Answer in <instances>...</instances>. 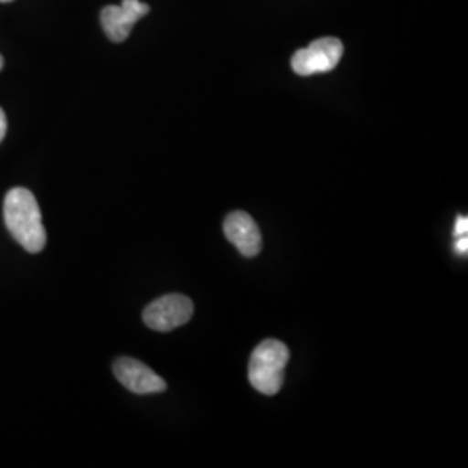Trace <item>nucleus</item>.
<instances>
[{
	"label": "nucleus",
	"mask_w": 468,
	"mask_h": 468,
	"mask_svg": "<svg viewBox=\"0 0 468 468\" xmlns=\"http://www.w3.org/2000/svg\"><path fill=\"white\" fill-rule=\"evenodd\" d=\"M224 234L243 257H257L262 250V234L257 222L243 210L231 212L224 220Z\"/></svg>",
	"instance_id": "7"
},
{
	"label": "nucleus",
	"mask_w": 468,
	"mask_h": 468,
	"mask_svg": "<svg viewBox=\"0 0 468 468\" xmlns=\"http://www.w3.org/2000/svg\"><path fill=\"white\" fill-rule=\"evenodd\" d=\"M118 382L134 394H158L167 390V382L144 363L133 357H120L113 365Z\"/></svg>",
	"instance_id": "6"
},
{
	"label": "nucleus",
	"mask_w": 468,
	"mask_h": 468,
	"mask_svg": "<svg viewBox=\"0 0 468 468\" xmlns=\"http://www.w3.org/2000/svg\"><path fill=\"white\" fill-rule=\"evenodd\" d=\"M5 133H7V118H5V113H4V110L0 108V143L4 141V137H5Z\"/></svg>",
	"instance_id": "10"
},
{
	"label": "nucleus",
	"mask_w": 468,
	"mask_h": 468,
	"mask_svg": "<svg viewBox=\"0 0 468 468\" xmlns=\"http://www.w3.org/2000/svg\"><path fill=\"white\" fill-rule=\"evenodd\" d=\"M344 56V44L335 37L314 40L311 46L297 50L292 58V68L301 77L328 73L336 68Z\"/></svg>",
	"instance_id": "3"
},
{
	"label": "nucleus",
	"mask_w": 468,
	"mask_h": 468,
	"mask_svg": "<svg viewBox=\"0 0 468 468\" xmlns=\"http://www.w3.org/2000/svg\"><path fill=\"white\" fill-rule=\"evenodd\" d=\"M4 220L11 236L30 253L44 250L48 234L42 224V212L34 193L25 187H15L4 200Z\"/></svg>",
	"instance_id": "1"
},
{
	"label": "nucleus",
	"mask_w": 468,
	"mask_h": 468,
	"mask_svg": "<svg viewBox=\"0 0 468 468\" xmlns=\"http://www.w3.org/2000/svg\"><path fill=\"white\" fill-rule=\"evenodd\" d=\"M2 68H4V58L0 56V69H2Z\"/></svg>",
	"instance_id": "11"
},
{
	"label": "nucleus",
	"mask_w": 468,
	"mask_h": 468,
	"mask_svg": "<svg viewBox=\"0 0 468 468\" xmlns=\"http://www.w3.org/2000/svg\"><path fill=\"white\" fill-rule=\"evenodd\" d=\"M468 231V218L465 216H460L456 218V226H454V238L458 236H465Z\"/></svg>",
	"instance_id": "8"
},
{
	"label": "nucleus",
	"mask_w": 468,
	"mask_h": 468,
	"mask_svg": "<svg viewBox=\"0 0 468 468\" xmlns=\"http://www.w3.org/2000/svg\"><path fill=\"white\" fill-rule=\"evenodd\" d=\"M148 13V4L141 0H123L120 5H106L101 11V27L112 42L120 44L129 38L135 23Z\"/></svg>",
	"instance_id": "5"
},
{
	"label": "nucleus",
	"mask_w": 468,
	"mask_h": 468,
	"mask_svg": "<svg viewBox=\"0 0 468 468\" xmlns=\"http://www.w3.org/2000/svg\"><path fill=\"white\" fill-rule=\"evenodd\" d=\"M290 359V351L283 342L268 338L251 352L249 363V380L255 390L264 396H274L282 390L284 368Z\"/></svg>",
	"instance_id": "2"
},
{
	"label": "nucleus",
	"mask_w": 468,
	"mask_h": 468,
	"mask_svg": "<svg viewBox=\"0 0 468 468\" xmlns=\"http://www.w3.org/2000/svg\"><path fill=\"white\" fill-rule=\"evenodd\" d=\"M195 305L181 293L164 295L144 309L143 319L154 332H172L186 324L193 316Z\"/></svg>",
	"instance_id": "4"
},
{
	"label": "nucleus",
	"mask_w": 468,
	"mask_h": 468,
	"mask_svg": "<svg viewBox=\"0 0 468 468\" xmlns=\"http://www.w3.org/2000/svg\"><path fill=\"white\" fill-rule=\"evenodd\" d=\"M454 249H456V251L460 253V255H465L468 250V238L467 234L465 236H458L456 238V243H454Z\"/></svg>",
	"instance_id": "9"
},
{
	"label": "nucleus",
	"mask_w": 468,
	"mask_h": 468,
	"mask_svg": "<svg viewBox=\"0 0 468 468\" xmlns=\"http://www.w3.org/2000/svg\"><path fill=\"white\" fill-rule=\"evenodd\" d=\"M0 2H11V0H0Z\"/></svg>",
	"instance_id": "12"
}]
</instances>
